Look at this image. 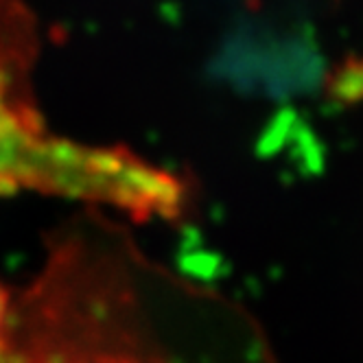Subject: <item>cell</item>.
<instances>
[{
  "instance_id": "1",
  "label": "cell",
  "mask_w": 363,
  "mask_h": 363,
  "mask_svg": "<svg viewBox=\"0 0 363 363\" xmlns=\"http://www.w3.org/2000/svg\"><path fill=\"white\" fill-rule=\"evenodd\" d=\"M33 18L0 0V191L112 206L132 215H173L182 184L132 153L72 143L44 125L31 90Z\"/></svg>"
},
{
  "instance_id": "2",
  "label": "cell",
  "mask_w": 363,
  "mask_h": 363,
  "mask_svg": "<svg viewBox=\"0 0 363 363\" xmlns=\"http://www.w3.org/2000/svg\"><path fill=\"white\" fill-rule=\"evenodd\" d=\"M333 92L346 101L363 99V62H350L335 77Z\"/></svg>"
}]
</instances>
